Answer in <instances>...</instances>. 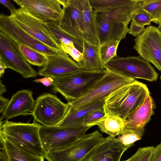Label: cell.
<instances>
[{
  "label": "cell",
  "instance_id": "6da1fadb",
  "mask_svg": "<svg viewBox=\"0 0 161 161\" xmlns=\"http://www.w3.org/2000/svg\"><path fill=\"white\" fill-rule=\"evenodd\" d=\"M149 94L147 86L136 80L125 85L106 98L103 107L106 114L125 120L142 105Z\"/></svg>",
  "mask_w": 161,
  "mask_h": 161
},
{
  "label": "cell",
  "instance_id": "7a4b0ae2",
  "mask_svg": "<svg viewBox=\"0 0 161 161\" xmlns=\"http://www.w3.org/2000/svg\"><path fill=\"white\" fill-rule=\"evenodd\" d=\"M0 134L3 137L33 154L44 157L46 154L40 139L41 125L0 120Z\"/></svg>",
  "mask_w": 161,
  "mask_h": 161
},
{
  "label": "cell",
  "instance_id": "3957f363",
  "mask_svg": "<svg viewBox=\"0 0 161 161\" xmlns=\"http://www.w3.org/2000/svg\"><path fill=\"white\" fill-rule=\"evenodd\" d=\"M107 72V69L98 71L81 69L67 76L54 78L53 90L61 94L68 102L74 100L84 95Z\"/></svg>",
  "mask_w": 161,
  "mask_h": 161
},
{
  "label": "cell",
  "instance_id": "277c9868",
  "mask_svg": "<svg viewBox=\"0 0 161 161\" xmlns=\"http://www.w3.org/2000/svg\"><path fill=\"white\" fill-rule=\"evenodd\" d=\"M135 80L134 79L125 77L107 70L105 75L84 95L76 100L68 102V111L80 109L107 98L119 88Z\"/></svg>",
  "mask_w": 161,
  "mask_h": 161
},
{
  "label": "cell",
  "instance_id": "5b68a950",
  "mask_svg": "<svg viewBox=\"0 0 161 161\" xmlns=\"http://www.w3.org/2000/svg\"><path fill=\"white\" fill-rule=\"evenodd\" d=\"M92 127L83 125L66 127L41 125L39 134L45 153L63 149L71 145L85 135Z\"/></svg>",
  "mask_w": 161,
  "mask_h": 161
},
{
  "label": "cell",
  "instance_id": "8992f818",
  "mask_svg": "<svg viewBox=\"0 0 161 161\" xmlns=\"http://www.w3.org/2000/svg\"><path fill=\"white\" fill-rule=\"evenodd\" d=\"M106 69L122 76L153 82L158 76L150 63L138 57L117 56L105 65Z\"/></svg>",
  "mask_w": 161,
  "mask_h": 161
},
{
  "label": "cell",
  "instance_id": "52a82bcc",
  "mask_svg": "<svg viewBox=\"0 0 161 161\" xmlns=\"http://www.w3.org/2000/svg\"><path fill=\"white\" fill-rule=\"evenodd\" d=\"M69 108L68 103H64L56 95L45 93L37 97L30 114L42 125L56 126L65 116Z\"/></svg>",
  "mask_w": 161,
  "mask_h": 161
},
{
  "label": "cell",
  "instance_id": "ba28073f",
  "mask_svg": "<svg viewBox=\"0 0 161 161\" xmlns=\"http://www.w3.org/2000/svg\"><path fill=\"white\" fill-rule=\"evenodd\" d=\"M9 16L24 30L50 48L61 51V42L49 31L45 22L36 18L25 8L10 11Z\"/></svg>",
  "mask_w": 161,
  "mask_h": 161
},
{
  "label": "cell",
  "instance_id": "9c48e42d",
  "mask_svg": "<svg viewBox=\"0 0 161 161\" xmlns=\"http://www.w3.org/2000/svg\"><path fill=\"white\" fill-rule=\"evenodd\" d=\"M0 58L9 68L18 73L24 78L34 77L38 73L25 59L19 45L0 31Z\"/></svg>",
  "mask_w": 161,
  "mask_h": 161
},
{
  "label": "cell",
  "instance_id": "30bf717a",
  "mask_svg": "<svg viewBox=\"0 0 161 161\" xmlns=\"http://www.w3.org/2000/svg\"><path fill=\"white\" fill-rule=\"evenodd\" d=\"M98 130L86 134L71 145L63 149L46 153L48 161H80L104 139Z\"/></svg>",
  "mask_w": 161,
  "mask_h": 161
},
{
  "label": "cell",
  "instance_id": "8fae6325",
  "mask_svg": "<svg viewBox=\"0 0 161 161\" xmlns=\"http://www.w3.org/2000/svg\"><path fill=\"white\" fill-rule=\"evenodd\" d=\"M135 49L142 58L161 71V31L150 25L134 39Z\"/></svg>",
  "mask_w": 161,
  "mask_h": 161
},
{
  "label": "cell",
  "instance_id": "7c38bea8",
  "mask_svg": "<svg viewBox=\"0 0 161 161\" xmlns=\"http://www.w3.org/2000/svg\"><path fill=\"white\" fill-rule=\"evenodd\" d=\"M0 31L15 42L40 52L47 56H52L58 53L53 49L35 38L22 29L10 16L0 14Z\"/></svg>",
  "mask_w": 161,
  "mask_h": 161
},
{
  "label": "cell",
  "instance_id": "4fadbf2b",
  "mask_svg": "<svg viewBox=\"0 0 161 161\" xmlns=\"http://www.w3.org/2000/svg\"><path fill=\"white\" fill-rule=\"evenodd\" d=\"M20 8L44 22H58L63 15L59 0H14Z\"/></svg>",
  "mask_w": 161,
  "mask_h": 161
},
{
  "label": "cell",
  "instance_id": "5bb4252c",
  "mask_svg": "<svg viewBox=\"0 0 161 161\" xmlns=\"http://www.w3.org/2000/svg\"><path fill=\"white\" fill-rule=\"evenodd\" d=\"M63 6L59 27L68 33L82 38L83 15L81 0H59Z\"/></svg>",
  "mask_w": 161,
  "mask_h": 161
},
{
  "label": "cell",
  "instance_id": "9a60e30c",
  "mask_svg": "<svg viewBox=\"0 0 161 161\" xmlns=\"http://www.w3.org/2000/svg\"><path fill=\"white\" fill-rule=\"evenodd\" d=\"M47 57L46 62L38 72L40 75L54 79L67 76L81 69L77 63L63 50Z\"/></svg>",
  "mask_w": 161,
  "mask_h": 161
},
{
  "label": "cell",
  "instance_id": "2e32d148",
  "mask_svg": "<svg viewBox=\"0 0 161 161\" xmlns=\"http://www.w3.org/2000/svg\"><path fill=\"white\" fill-rule=\"evenodd\" d=\"M127 150L116 138L109 136L104 138L80 161H120Z\"/></svg>",
  "mask_w": 161,
  "mask_h": 161
},
{
  "label": "cell",
  "instance_id": "e0dca14e",
  "mask_svg": "<svg viewBox=\"0 0 161 161\" xmlns=\"http://www.w3.org/2000/svg\"><path fill=\"white\" fill-rule=\"evenodd\" d=\"M95 27L100 46L111 41L121 40L128 33V25L107 19L94 12Z\"/></svg>",
  "mask_w": 161,
  "mask_h": 161
},
{
  "label": "cell",
  "instance_id": "ac0fdd59",
  "mask_svg": "<svg viewBox=\"0 0 161 161\" xmlns=\"http://www.w3.org/2000/svg\"><path fill=\"white\" fill-rule=\"evenodd\" d=\"M155 107L153 101L149 94L142 105L125 120V127L122 134L134 133L143 136L145 127L153 114Z\"/></svg>",
  "mask_w": 161,
  "mask_h": 161
},
{
  "label": "cell",
  "instance_id": "d6986e66",
  "mask_svg": "<svg viewBox=\"0 0 161 161\" xmlns=\"http://www.w3.org/2000/svg\"><path fill=\"white\" fill-rule=\"evenodd\" d=\"M33 93L30 90L23 89L14 94L3 113L0 120L5 119L8 120L18 116L30 114L36 103Z\"/></svg>",
  "mask_w": 161,
  "mask_h": 161
},
{
  "label": "cell",
  "instance_id": "ffe728a7",
  "mask_svg": "<svg viewBox=\"0 0 161 161\" xmlns=\"http://www.w3.org/2000/svg\"><path fill=\"white\" fill-rule=\"evenodd\" d=\"M143 0H131L129 3L105 10L94 11L109 20L128 25L134 14L142 9Z\"/></svg>",
  "mask_w": 161,
  "mask_h": 161
},
{
  "label": "cell",
  "instance_id": "44dd1931",
  "mask_svg": "<svg viewBox=\"0 0 161 161\" xmlns=\"http://www.w3.org/2000/svg\"><path fill=\"white\" fill-rule=\"evenodd\" d=\"M83 47L82 57L77 63L81 69L98 71L106 69L101 58V46L92 43L83 39Z\"/></svg>",
  "mask_w": 161,
  "mask_h": 161
},
{
  "label": "cell",
  "instance_id": "7402d4cb",
  "mask_svg": "<svg viewBox=\"0 0 161 161\" xmlns=\"http://www.w3.org/2000/svg\"><path fill=\"white\" fill-rule=\"evenodd\" d=\"M106 98L76 110L68 111L64 119L56 126L66 127L83 126V120L86 116L93 111L103 108Z\"/></svg>",
  "mask_w": 161,
  "mask_h": 161
},
{
  "label": "cell",
  "instance_id": "603a6c76",
  "mask_svg": "<svg viewBox=\"0 0 161 161\" xmlns=\"http://www.w3.org/2000/svg\"><path fill=\"white\" fill-rule=\"evenodd\" d=\"M81 2L83 15L82 39L99 45L95 25L94 10L90 6L89 0H81Z\"/></svg>",
  "mask_w": 161,
  "mask_h": 161
},
{
  "label": "cell",
  "instance_id": "cb8c5ba5",
  "mask_svg": "<svg viewBox=\"0 0 161 161\" xmlns=\"http://www.w3.org/2000/svg\"><path fill=\"white\" fill-rule=\"evenodd\" d=\"M45 24L51 33L61 43L75 47L81 53L83 47V41L82 38L74 36L62 29L58 22H45Z\"/></svg>",
  "mask_w": 161,
  "mask_h": 161
},
{
  "label": "cell",
  "instance_id": "d4e9b609",
  "mask_svg": "<svg viewBox=\"0 0 161 161\" xmlns=\"http://www.w3.org/2000/svg\"><path fill=\"white\" fill-rule=\"evenodd\" d=\"M125 120L119 117L106 115L103 118L91 126L97 125L100 130L113 137L122 134L125 127Z\"/></svg>",
  "mask_w": 161,
  "mask_h": 161
},
{
  "label": "cell",
  "instance_id": "484cf974",
  "mask_svg": "<svg viewBox=\"0 0 161 161\" xmlns=\"http://www.w3.org/2000/svg\"><path fill=\"white\" fill-rule=\"evenodd\" d=\"M4 139L9 161H44V157L33 154L8 140Z\"/></svg>",
  "mask_w": 161,
  "mask_h": 161
},
{
  "label": "cell",
  "instance_id": "4316f807",
  "mask_svg": "<svg viewBox=\"0 0 161 161\" xmlns=\"http://www.w3.org/2000/svg\"><path fill=\"white\" fill-rule=\"evenodd\" d=\"M19 49L27 61L31 65L43 66L47 61L45 54L23 44H19Z\"/></svg>",
  "mask_w": 161,
  "mask_h": 161
},
{
  "label": "cell",
  "instance_id": "83f0119b",
  "mask_svg": "<svg viewBox=\"0 0 161 161\" xmlns=\"http://www.w3.org/2000/svg\"><path fill=\"white\" fill-rule=\"evenodd\" d=\"M142 9L150 15L152 22L159 24L161 19V0H143Z\"/></svg>",
  "mask_w": 161,
  "mask_h": 161
},
{
  "label": "cell",
  "instance_id": "f1b7e54d",
  "mask_svg": "<svg viewBox=\"0 0 161 161\" xmlns=\"http://www.w3.org/2000/svg\"><path fill=\"white\" fill-rule=\"evenodd\" d=\"M120 40H116L101 46L100 54L102 61L105 65L107 63L117 56V51Z\"/></svg>",
  "mask_w": 161,
  "mask_h": 161
},
{
  "label": "cell",
  "instance_id": "f546056e",
  "mask_svg": "<svg viewBox=\"0 0 161 161\" xmlns=\"http://www.w3.org/2000/svg\"><path fill=\"white\" fill-rule=\"evenodd\" d=\"M131 0H89L90 6L95 11H100L127 4Z\"/></svg>",
  "mask_w": 161,
  "mask_h": 161
},
{
  "label": "cell",
  "instance_id": "4dcf8cb0",
  "mask_svg": "<svg viewBox=\"0 0 161 161\" xmlns=\"http://www.w3.org/2000/svg\"><path fill=\"white\" fill-rule=\"evenodd\" d=\"M154 148L153 146L140 147L134 154L124 161H149Z\"/></svg>",
  "mask_w": 161,
  "mask_h": 161
},
{
  "label": "cell",
  "instance_id": "1f68e13d",
  "mask_svg": "<svg viewBox=\"0 0 161 161\" xmlns=\"http://www.w3.org/2000/svg\"><path fill=\"white\" fill-rule=\"evenodd\" d=\"M116 138L127 149L132 146L136 142L141 139L142 136L134 133H125L118 136Z\"/></svg>",
  "mask_w": 161,
  "mask_h": 161
},
{
  "label": "cell",
  "instance_id": "d6a6232c",
  "mask_svg": "<svg viewBox=\"0 0 161 161\" xmlns=\"http://www.w3.org/2000/svg\"><path fill=\"white\" fill-rule=\"evenodd\" d=\"M106 115L104 108L93 111L85 117L83 121V125L91 126L92 124L103 118Z\"/></svg>",
  "mask_w": 161,
  "mask_h": 161
},
{
  "label": "cell",
  "instance_id": "836d02e7",
  "mask_svg": "<svg viewBox=\"0 0 161 161\" xmlns=\"http://www.w3.org/2000/svg\"><path fill=\"white\" fill-rule=\"evenodd\" d=\"M131 20L138 25L144 26L146 25H150L152 22L150 15L142 9L134 14Z\"/></svg>",
  "mask_w": 161,
  "mask_h": 161
},
{
  "label": "cell",
  "instance_id": "e575fe53",
  "mask_svg": "<svg viewBox=\"0 0 161 161\" xmlns=\"http://www.w3.org/2000/svg\"><path fill=\"white\" fill-rule=\"evenodd\" d=\"M60 47L65 52L68 54L76 62L81 59L82 53L75 47L61 43Z\"/></svg>",
  "mask_w": 161,
  "mask_h": 161
},
{
  "label": "cell",
  "instance_id": "d590c367",
  "mask_svg": "<svg viewBox=\"0 0 161 161\" xmlns=\"http://www.w3.org/2000/svg\"><path fill=\"white\" fill-rule=\"evenodd\" d=\"M0 161H9V156L5 140L0 134Z\"/></svg>",
  "mask_w": 161,
  "mask_h": 161
},
{
  "label": "cell",
  "instance_id": "8d00e7d4",
  "mask_svg": "<svg viewBox=\"0 0 161 161\" xmlns=\"http://www.w3.org/2000/svg\"><path fill=\"white\" fill-rule=\"evenodd\" d=\"M144 26L140 25L131 21L128 33L136 37L139 36L145 30Z\"/></svg>",
  "mask_w": 161,
  "mask_h": 161
},
{
  "label": "cell",
  "instance_id": "74e56055",
  "mask_svg": "<svg viewBox=\"0 0 161 161\" xmlns=\"http://www.w3.org/2000/svg\"><path fill=\"white\" fill-rule=\"evenodd\" d=\"M149 161H161V142L154 147Z\"/></svg>",
  "mask_w": 161,
  "mask_h": 161
},
{
  "label": "cell",
  "instance_id": "f35d334b",
  "mask_svg": "<svg viewBox=\"0 0 161 161\" xmlns=\"http://www.w3.org/2000/svg\"><path fill=\"white\" fill-rule=\"evenodd\" d=\"M54 80L53 78L52 77H46L42 78L35 79L33 81V82L36 83H41L44 85L48 86L53 85Z\"/></svg>",
  "mask_w": 161,
  "mask_h": 161
},
{
  "label": "cell",
  "instance_id": "ab89813d",
  "mask_svg": "<svg viewBox=\"0 0 161 161\" xmlns=\"http://www.w3.org/2000/svg\"><path fill=\"white\" fill-rule=\"evenodd\" d=\"M10 100L3 96H0V113H3L8 105Z\"/></svg>",
  "mask_w": 161,
  "mask_h": 161
},
{
  "label": "cell",
  "instance_id": "60d3db41",
  "mask_svg": "<svg viewBox=\"0 0 161 161\" xmlns=\"http://www.w3.org/2000/svg\"><path fill=\"white\" fill-rule=\"evenodd\" d=\"M0 3L7 7L8 9L11 11L16 9L15 7L8 0H0Z\"/></svg>",
  "mask_w": 161,
  "mask_h": 161
},
{
  "label": "cell",
  "instance_id": "b9f144b4",
  "mask_svg": "<svg viewBox=\"0 0 161 161\" xmlns=\"http://www.w3.org/2000/svg\"><path fill=\"white\" fill-rule=\"evenodd\" d=\"M7 68V67L3 61V60L0 58V77H1L4 75L5 70Z\"/></svg>",
  "mask_w": 161,
  "mask_h": 161
},
{
  "label": "cell",
  "instance_id": "7bdbcfd3",
  "mask_svg": "<svg viewBox=\"0 0 161 161\" xmlns=\"http://www.w3.org/2000/svg\"><path fill=\"white\" fill-rule=\"evenodd\" d=\"M7 91L6 86L3 85L2 83L1 80L0 81V95H2V94L6 92Z\"/></svg>",
  "mask_w": 161,
  "mask_h": 161
},
{
  "label": "cell",
  "instance_id": "ee69618b",
  "mask_svg": "<svg viewBox=\"0 0 161 161\" xmlns=\"http://www.w3.org/2000/svg\"><path fill=\"white\" fill-rule=\"evenodd\" d=\"M158 27L160 29V30L161 31V19L160 20L159 24V26Z\"/></svg>",
  "mask_w": 161,
  "mask_h": 161
},
{
  "label": "cell",
  "instance_id": "f6af8a7d",
  "mask_svg": "<svg viewBox=\"0 0 161 161\" xmlns=\"http://www.w3.org/2000/svg\"><path fill=\"white\" fill-rule=\"evenodd\" d=\"M160 80H161V76H160Z\"/></svg>",
  "mask_w": 161,
  "mask_h": 161
}]
</instances>
